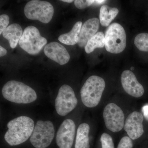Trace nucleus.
<instances>
[{
    "instance_id": "29",
    "label": "nucleus",
    "mask_w": 148,
    "mask_h": 148,
    "mask_svg": "<svg viewBox=\"0 0 148 148\" xmlns=\"http://www.w3.org/2000/svg\"><path fill=\"white\" fill-rule=\"evenodd\" d=\"M134 70V67H132L131 68V71H133V70Z\"/></svg>"
},
{
    "instance_id": "21",
    "label": "nucleus",
    "mask_w": 148,
    "mask_h": 148,
    "mask_svg": "<svg viewBox=\"0 0 148 148\" xmlns=\"http://www.w3.org/2000/svg\"><path fill=\"white\" fill-rule=\"evenodd\" d=\"M101 142L102 148H115L112 138L108 133L104 132L102 134Z\"/></svg>"
},
{
    "instance_id": "19",
    "label": "nucleus",
    "mask_w": 148,
    "mask_h": 148,
    "mask_svg": "<svg viewBox=\"0 0 148 148\" xmlns=\"http://www.w3.org/2000/svg\"><path fill=\"white\" fill-rule=\"evenodd\" d=\"M105 46V36L102 32H98L88 42L85 47V50L87 53L94 51L97 48H103Z\"/></svg>"
},
{
    "instance_id": "8",
    "label": "nucleus",
    "mask_w": 148,
    "mask_h": 148,
    "mask_svg": "<svg viewBox=\"0 0 148 148\" xmlns=\"http://www.w3.org/2000/svg\"><path fill=\"white\" fill-rule=\"evenodd\" d=\"M54 103L57 113L65 116L76 108L78 101L72 88L64 84L59 88Z\"/></svg>"
},
{
    "instance_id": "15",
    "label": "nucleus",
    "mask_w": 148,
    "mask_h": 148,
    "mask_svg": "<svg viewBox=\"0 0 148 148\" xmlns=\"http://www.w3.org/2000/svg\"><path fill=\"white\" fill-rule=\"evenodd\" d=\"M23 30L21 26L17 24L9 25L3 32V37L8 41L12 48H14L19 42L22 34Z\"/></svg>"
},
{
    "instance_id": "20",
    "label": "nucleus",
    "mask_w": 148,
    "mask_h": 148,
    "mask_svg": "<svg viewBox=\"0 0 148 148\" xmlns=\"http://www.w3.org/2000/svg\"><path fill=\"white\" fill-rule=\"evenodd\" d=\"M134 44L140 51L148 52V33L137 35L134 40Z\"/></svg>"
},
{
    "instance_id": "10",
    "label": "nucleus",
    "mask_w": 148,
    "mask_h": 148,
    "mask_svg": "<svg viewBox=\"0 0 148 148\" xmlns=\"http://www.w3.org/2000/svg\"><path fill=\"white\" fill-rule=\"evenodd\" d=\"M76 125L71 119L65 120L58 128L56 137L58 148H72L73 145Z\"/></svg>"
},
{
    "instance_id": "4",
    "label": "nucleus",
    "mask_w": 148,
    "mask_h": 148,
    "mask_svg": "<svg viewBox=\"0 0 148 148\" xmlns=\"http://www.w3.org/2000/svg\"><path fill=\"white\" fill-rule=\"evenodd\" d=\"M126 46V35L124 28L117 23L110 25L105 36V46L111 53L117 54L124 50Z\"/></svg>"
},
{
    "instance_id": "23",
    "label": "nucleus",
    "mask_w": 148,
    "mask_h": 148,
    "mask_svg": "<svg viewBox=\"0 0 148 148\" xmlns=\"http://www.w3.org/2000/svg\"><path fill=\"white\" fill-rule=\"evenodd\" d=\"M133 144L132 139L129 137L125 136L121 138L118 145L117 148H132Z\"/></svg>"
},
{
    "instance_id": "6",
    "label": "nucleus",
    "mask_w": 148,
    "mask_h": 148,
    "mask_svg": "<svg viewBox=\"0 0 148 148\" xmlns=\"http://www.w3.org/2000/svg\"><path fill=\"white\" fill-rule=\"evenodd\" d=\"M24 12L28 19L38 20L47 24L53 17L54 8L48 2L33 0L27 3L24 7Z\"/></svg>"
},
{
    "instance_id": "28",
    "label": "nucleus",
    "mask_w": 148,
    "mask_h": 148,
    "mask_svg": "<svg viewBox=\"0 0 148 148\" xmlns=\"http://www.w3.org/2000/svg\"><path fill=\"white\" fill-rule=\"evenodd\" d=\"M61 1L64 2L68 3H71L74 1H73V0H62Z\"/></svg>"
},
{
    "instance_id": "25",
    "label": "nucleus",
    "mask_w": 148,
    "mask_h": 148,
    "mask_svg": "<svg viewBox=\"0 0 148 148\" xmlns=\"http://www.w3.org/2000/svg\"><path fill=\"white\" fill-rule=\"evenodd\" d=\"M142 111H143L144 116L148 120V104L143 106L142 108Z\"/></svg>"
},
{
    "instance_id": "9",
    "label": "nucleus",
    "mask_w": 148,
    "mask_h": 148,
    "mask_svg": "<svg viewBox=\"0 0 148 148\" xmlns=\"http://www.w3.org/2000/svg\"><path fill=\"white\" fill-rule=\"evenodd\" d=\"M103 116L106 127L110 131L119 132L124 127V113L116 104L113 103L108 104L104 108Z\"/></svg>"
},
{
    "instance_id": "14",
    "label": "nucleus",
    "mask_w": 148,
    "mask_h": 148,
    "mask_svg": "<svg viewBox=\"0 0 148 148\" xmlns=\"http://www.w3.org/2000/svg\"><path fill=\"white\" fill-rule=\"evenodd\" d=\"M100 21L97 18L88 19L82 25L79 36V40L77 44L80 47H85L90 39L98 32Z\"/></svg>"
},
{
    "instance_id": "24",
    "label": "nucleus",
    "mask_w": 148,
    "mask_h": 148,
    "mask_svg": "<svg viewBox=\"0 0 148 148\" xmlns=\"http://www.w3.org/2000/svg\"><path fill=\"white\" fill-rule=\"evenodd\" d=\"M9 24V17L7 14H3L0 16V34H2Z\"/></svg>"
},
{
    "instance_id": "2",
    "label": "nucleus",
    "mask_w": 148,
    "mask_h": 148,
    "mask_svg": "<svg viewBox=\"0 0 148 148\" xmlns=\"http://www.w3.org/2000/svg\"><path fill=\"white\" fill-rule=\"evenodd\" d=\"M6 100L17 104H29L36 100V92L32 87L23 83L11 80L5 84L2 89Z\"/></svg>"
},
{
    "instance_id": "16",
    "label": "nucleus",
    "mask_w": 148,
    "mask_h": 148,
    "mask_svg": "<svg viewBox=\"0 0 148 148\" xmlns=\"http://www.w3.org/2000/svg\"><path fill=\"white\" fill-rule=\"evenodd\" d=\"M90 126L86 123L80 125L77 130L75 148H90L88 135Z\"/></svg>"
},
{
    "instance_id": "11",
    "label": "nucleus",
    "mask_w": 148,
    "mask_h": 148,
    "mask_svg": "<svg viewBox=\"0 0 148 148\" xmlns=\"http://www.w3.org/2000/svg\"><path fill=\"white\" fill-rule=\"evenodd\" d=\"M144 117L139 112L131 113L127 117L124 125V130L132 140L140 138L144 132L143 122Z\"/></svg>"
},
{
    "instance_id": "5",
    "label": "nucleus",
    "mask_w": 148,
    "mask_h": 148,
    "mask_svg": "<svg viewBox=\"0 0 148 148\" xmlns=\"http://www.w3.org/2000/svg\"><path fill=\"white\" fill-rule=\"evenodd\" d=\"M55 135L54 125L50 121L39 120L35 125L30 138L34 148H47L51 145Z\"/></svg>"
},
{
    "instance_id": "13",
    "label": "nucleus",
    "mask_w": 148,
    "mask_h": 148,
    "mask_svg": "<svg viewBox=\"0 0 148 148\" xmlns=\"http://www.w3.org/2000/svg\"><path fill=\"white\" fill-rule=\"evenodd\" d=\"M44 52L48 58L60 65L68 63L71 57L66 48L56 42H52L47 45Z\"/></svg>"
},
{
    "instance_id": "22",
    "label": "nucleus",
    "mask_w": 148,
    "mask_h": 148,
    "mask_svg": "<svg viewBox=\"0 0 148 148\" xmlns=\"http://www.w3.org/2000/svg\"><path fill=\"white\" fill-rule=\"evenodd\" d=\"M95 3L94 0H75L74 4L76 7L79 9H83L92 5Z\"/></svg>"
},
{
    "instance_id": "7",
    "label": "nucleus",
    "mask_w": 148,
    "mask_h": 148,
    "mask_svg": "<svg viewBox=\"0 0 148 148\" xmlns=\"http://www.w3.org/2000/svg\"><path fill=\"white\" fill-rule=\"evenodd\" d=\"M47 42L45 38L41 36L38 29L30 26L24 29L18 44L27 53L36 55L40 53Z\"/></svg>"
},
{
    "instance_id": "18",
    "label": "nucleus",
    "mask_w": 148,
    "mask_h": 148,
    "mask_svg": "<svg viewBox=\"0 0 148 148\" xmlns=\"http://www.w3.org/2000/svg\"><path fill=\"white\" fill-rule=\"evenodd\" d=\"M119 11L116 8H111L107 5L101 6L100 11V22L103 27L109 26L112 21L116 17Z\"/></svg>"
},
{
    "instance_id": "1",
    "label": "nucleus",
    "mask_w": 148,
    "mask_h": 148,
    "mask_svg": "<svg viewBox=\"0 0 148 148\" xmlns=\"http://www.w3.org/2000/svg\"><path fill=\"white\" fill-rule=\"evenodd\" d=\"M34 127V122L31 118L24 116L17 117L8 123L5 140L12 147L21 145L30 138Z\"/></svg>"
},
{
    "instance_id": "26",
    "label": "nucleus",
    "mask_w": 148,
    "mask_h": 148,
    "mask_svg": "<svg viewBox=\"0 0 148 148\" xmlns=\"http://www.w3.org/2000/svg\"><path fill=\"white\" fill-rule=\"evenodd\" d=\"M7 53V51L5 49L1 46H0V56L2 57L4 56Z\"/></svg>"
},
{
    "instance_id": "17",
    "label": "nucleus",
    "mask_w": 148,
    "mask_h": 148,
    "mask_svg": "<svg viewBox=\"0 0 148 148\" xmlns=\"http://www.w3.org/2000/svg\"><path fill=\"white\" fill-rule=\"evenodd\" d=\"M82 26L81 21H77L70 32L59 36L58 40L66 45H74L77 44L79 40V34Z\"/></svg>"
},
{
    "instance_id": "27",
    "label": "nucleus",
    "mask_w": 148,
    "mask_h": 148,
    "mask_svg": "<svg viewBox=\"0 0 148 148\" xmlns=\"http://www.w3.org/2000/svg\"><path fill=\"white\" fill-rule=\"evenodd\" d=\"M106 1H104V0H96V1H95V3H95L96 5H100L104 3Z\"/></svg>"
},
{
    "instance_id": "12",
    "label": "nucleus",
    "mask_w": 148,
    "mask_h": 148,
    "mask_svg": "<svg viewBox=\"0 0 148 148\" xmlns=\"http://www.w3.org/2000/svg\"><path fill=\"white\" fill-rule=\"evenodd\" d=\"M121 83L125 91L129 95L135 98H139L144 94V87L139 82L135 74L131 71L125 70L123 72L121 75Z\"/></svg>"
},
{
    "instance_id": "3",
    "label": "nucleus",
    "mask_w": 148,
    "mask_h": 148,
    "mask_svg": "<svg viewBox=\"0 0 148 148\" xmlns=\"http://www.w3.org/2000/svg\"><path fill=\"white\" fill-rule=\"evenodd\" d=\"M105 87L106 82L101 77L96 75L89 77L81 89V98L84 105L88 108L98 106Z\"/></svg>"
}]
</instances>
